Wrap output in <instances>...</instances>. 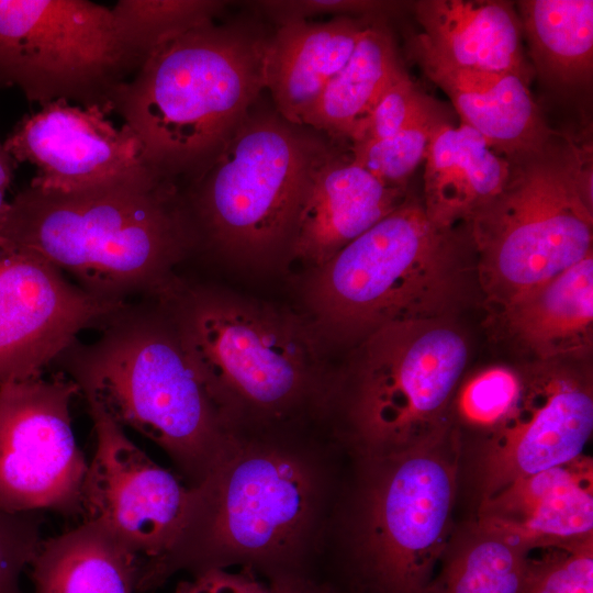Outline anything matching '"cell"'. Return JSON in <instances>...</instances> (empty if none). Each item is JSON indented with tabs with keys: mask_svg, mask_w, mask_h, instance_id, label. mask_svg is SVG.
<instances>
[{
	"mask_svg": "<svg viewBox=\"0 0 593 593\" xmlns=\"http://www.w3.org/2000/svg\"><path fill=\"white\" fill-rule=\"evenodd\" d=\"M198 247L183 190L153 169L72 193L29 186L9 201L0 225V248L37 257L88 292L122 302L157 294Z\"/></svg>",
	"mask_w": 593,
	"mask_h": 593,
	"instance_id": "1",
	"label": "cell"
},
{
	"mask_svg": "<svg viewBox=\"0 0 593 593\" xmlns=\"http://www.w3.org/2000/svg\"><path fill=\"white\" fill-rule=\"evenodd\" d=\"M269 36L203 24L157 47L112 98L149 167L188 183L213 161L266 88Z\"/></svg>",
	"mask_w": 593,
	"mask_h": 593,
	"instance_id": "2",
	"label": "cell"
},
{
	"mask_svg": "<svg viewBox=\"0 0 593 593\" xmlns=\"http://www.w3.org/2000/svg\"><path fill=\"white\" fill-rule=\"evenodd\" d=\"M127 304L90 344L75 342L55 362L122 428L150 439L190 488L238 440L186 355L161 305Z\"/></svg>",
	"mask_w": 593,
	"mask_h": 593,
	"instance_id": "3",
	"label": "cell"
},
{
	"mask_svg": "<svg viewBox=\"0 0 593 593\" xmlns=\"http://www.w3.org/2000/svg\"><path fill=\"white\" fill-rule=\"evenodd\" d=\"M318 485L302 457L238 439L191 488L177 540L163 557L141 566L136 592L152 593L178 571L195 574L234 564L269 579L313 578L299 558V544L313 522Z\"/></svg>",
	"mask_w": 593,
	"mask_h": 593,
	"instance_id": "4",
	"label": "cell"
},
{
	"mask_svg": "<svg viewBox=\"0 0 593 593\" xmlns=\"http://www.w3.org/2000/svg\"><path fill=\"white\" fill-rule=\"evenodd\" d=\"M225 423L272 421L329 392L305 318L175 277L154 295Z\"/></svg>",
	"mask_w": 593,
	"mask_h": 593,
	"instance_id": "5",
	"label": "cell"
},
{
	"mask_svg": "<svg viewBox=\"0 0 593 593\" xmlns=\"http://www.w3.org/2000/svg\"><path fill=\"white\" fill-rule=\"evenodd\" d=\"M466 243L407 197L304 284L309 323L322 340L365 339L395 323L448 317L462 290Z\"/></svg>",
	"mask_w": 593,
	"mask_h": 593,
	"instance_id": "6",
	"label": "cell"
},
{
	"mask_svg": "<svg viewBox=\"0 0 593 593\" xmlns=\"http://www.w3.org/2000/svg\"><path fill=\"white\" fill-rule=\"evenodd\" d=\"M337 153L318 131L250 110L183 190L199 247L250 267L290 259L307 194Z\"/></svg>",
	"mask_w": 593,
	"mask_h": 593,
	"instance_id": "7",
	"label": "cell"
},
{
	"mask_svg": "<svg viewBox=\"0 0 593 593\" xmlns=\"http://www.w3.org/2000/svg\"><path fill=\"white\" fill-rule=\"evenodd\" d=\"M508 160L505 186L468 222L481 287L501 307L592 255L593 242L591 146L555 132Z\"/></svg>",
	"mask_w": 593,
	"mask_h": 593,
	"instance_id": "8",
	"label": "cell"
},
{
	"mask_svg": "<svg viewBox=\"0 0 593 593\" xmlns=\"http://www.w3.org/2000/svg\"><path fill=\"white\" fill-rule=\"evenodd\" d=\"M448 432L370 457L351 572L353 593H427L448 546L458 454Z\"/></svg>",
	"mask_w": 593,
	"mask_h": 593,
	"instance_id": "9",
	"label": "cell"
},
{
	"mask_svg": "<svg viewBox=\"0 0 593 593\" xmlns=\"http://www.w3.org/2000/svg\"><path fill=\"white\" fill-rule=\"evenodd\" d=\"M348 414L369 457L404 450L449 429L469 358L448 317L383 326L361 343Z\"/></svg>",
	"mask_w": 593,
	"mask_h": 593,
	"instance_id": "10",
	"label": "cell"
},
{
	"mask_svg": "<svg viewBox=\"0 0 593 593\" xmlns=\"http://www.w3.org/2000/svg\"><path fill=\"white\" fill-rule=\"evenodd\" d=\"M141 63L122 43L111 8L88 0H0V83L31 102L99 105Z\"/></svg>",
	"mask_w": 593,
	"mask_h": 593,
	"instance_id": "11",
	"label": "cell"
},
{
	"mask_svg": "<svg viewBox=\"0 0 593 593\" xmlns=\"http://www.w3.org/2000/svg\"><path fill=\"white\" fill-rule=\"evenodd\" d=\"M78 393L60 371L0 385V508L80 515L88 462L71 425Z\"/></svg>",
	"mask_w": 593,
	"mask_h": 593,
	"instance_id": "12",
	"label": "cell"
},
{
	"mask_svg": "<svg viewBox=\"0 0 593 593\" xmlns=\"http://www.w3.org/2000/svg\"><path fill=\"white\" fill-rule=\"evenodd\" d=\"M518 372L510 407L481 437V501L519 478L582 455L593 432V390L586 372L562 360H538Z\"/></svg>",
	"mask_w": 593,
	"mask_h": 593,
	"instance_id": "13",
	"label": "cell"
},
{
	"mask_svg": "<svg viewBox=\"0 0 593 593\" xmlns=\"http://www.w3.org/2000/svg\"><path fill=\"white\" fill-rule=\"evenodd\" d=\"M88 407L96 450L81 491L82 523L108 530L141 564L155 561L180 534L191 488L153 461L101 409Z\"/></svg>",
	"mask_w": 593,
	"mask_h": 593,
	"instance_id": "14",
	"label": "cell"
},
{
	"mask_svg": "<svg viewBox=\"0 0 593 593\" xmlns=\"http://www.w3.org/2000/svg\"><path fill=\"white\" fill-rule=\"evenodd\" d=\"M128 302L94 295L51 264L0 248V385L41 377L82 331Z\"/></svg>",
	"mask_w": 593,
	"mask_h": 593,
	"instance_id": "15",
	"label": "cell"
},
{
	"mask_svg": "<svg viewBox=\"0 0 593 593\" xmlns=\"http://www.w3.org/2000/svg\"><path fill=\"white\" fill-rule=\"evenodd\" d=\"M41 107L3 143L14 163L35 166L31 187L72 193L152 169L135 134L124 124L115 126L105 109L64 100Z\"/></svg>",
	"mask_w": 593,
	"mask_h": 593,
	"instance_id": "16",
	"label": "cell"
},
{
	"mask_svg": "<svg viewBox=\"0 0 593 593\" xmlns=\"http://www.w3.org/2000/svg\"><path fill=\"white\" fill-rule=\"evenodd\" d=\"M424 74L450 99L461 123L479 133L497 154L511 159L540 148L555 133L534 101L528 80L507 71L455 67L411 40Z\"/></svg>",
	"mask_w": 593,
	"mask_h": 593,
	"instance_id": "17",
	"label": "cell"
},
{
	"mask_svg": "<svg viewBox=\"0 0 593 593\" xmlns=\"http://www.w3.org/2000/svg\"><path fill=\"white\" fill-rule=\"evenodd\" d=\"M478 518L519 535L533 550L592 537V459L580 455L513 481L481 501Z\"/></svg>",
	"mask_w": 593,
	"mask_h": 593,
	"instance_id": "18",
	"label": "cell"
},
{
	"mask_svg": "<svg viewBox=\"0 0 593 593\" xmlns=\"http://www.w3.org/2000/svg\"><path fill=\"white\" fill-rule=\"evenodd\" d=\"M406 198L337 153L318 171L302 208L290 259L315 269L389 215Z\"/></svg>",
	"mask_w": 593,
	"mask_h": 593,
	"instance_id": "19",
	"label": "cell"
},
{
	"mask_svg": "<svg viewBox=\"0 0 593 593\" xmlns=\"http://www.w3.org/2000/svg\"><path fill=\"white\" fill-rule=\"evenodd\" d=\"M423 32L413 40L455 67L507 71L529 79L522 24L513 4L500 0L413 2Z\"/></svg>",
	"mask_w": 593,
	"mask_h": 593,
	"instance_id": "20",
	"label": "cell"
},
{
	"mask_svg": "<svg viewBox=\"0 0 593 593\" xmlns=\"http://www.w3.org/2000/svg\"><path fill=\"white\" fill-rule=\"evenodd\" d=\"M371 22L335 16L327 22L294 21L279 25L269 36L265 81L276 111L302 125L328 82L343 69Z\"/></svg>",
	"mask_w": 593,
	"mask_h": 593,
	"instance_id": "21",
	"label": "cell"
},
{
	"mask_svg": "<svg viewBox=\"0 0 593 593\" xmlns=\"http://www.w3.org/2000/svg\"><path fill=\"white\" fill-rule=\"evenodd\" d=\"M424 200L428 219L454 228L501 192L510 176V160L460 122L440 120L433 128L424 158Z\"/></svg>",
	"mask_w": 593,
	"mask_h": 593,
	"instance_id": "22",
	"label": "cell"
},
{
	"mask_svg": "<svg viewBox=\"0 0 593 593\" xmlns=\"http://www.w3.org/2000/svg\"><path fill=\"white\" fill-rule=\"evenodd\" d=\"M502 310L511 333L538 360L586 353L593 334V254Z\"/></svg>",
	"mask_w": 593,
	"mask_h": 593,
	"instance_id": "23",
	"label": "cell"
},
{
	"mask_svg": "<svg viewBox=\"0 0 593 593\" xmlns=\"http://www.w3.org/2000/svg\"><path fill=\"white\" fill-rule=\"evenodd\" d=\"M141 560L99 525L82 523L44 539L31 567V593H135Z\"/></svg>",
	"mask_w": 593,
	"mask_h": 593,
	"instance_id": "24",
	"label": "cell"
},
{
	"mask_svg": "<svg viewBox=\"0 0 593 593\" xmlns=\"http://www.w3.org/2000/svg\"><path fill=\"white\" fill-rule=\"evenodd\" d=\"M371 21L343 69L328 82L302 125L353 141L385 88L404 71L387 27Z\"/></svg>",
	"mask_w": 593,
	"mask_h": 593,
	"instance_id": "25",
	"label": "cell"
},
{
	"mask_svg": "<svg viewBox=\"0 0 593 593\" xmlns=\"http://www.w3.org/2000/svg\"><path fill=\"white\" fill-rule=\"evenodd\" d=\"M518 16L535 68L559 87L591 83L593 1L524 0Z\"/></svg>",
	"mask_w": 593,
	"mask_h": 593,
	"instance_id": "26",
	"label": "cell"
},
{
	"mask_svg": "<svg viewBox=\"0 0 593 593\" xmlns=\"http://www.w3.org/2000/svg\"><path fill=\"white\" fill-rule=\"evenodd\" d=\"M532 551L519 535L477 518L448 542L427 593H518Z\"/></svg>",
	"mask_w": 593,
	"mask_h": 593,
	"instance_id": "27",
	"label": "cell"
},
{
	"mask_svg": "<svg viewBox=\"0 0 593 593\" xmlns=\"http://www.w3.org/2000/svg\"><path fill=\"white\" fill-rule=\"evenodd\" d=\"M225 4L219 0H120L111 11L122 43L142 65L164 43L214 22Z\"/></svg>",
	"mask_w": 593,
	"mask_h": 593,
	"instance_id": "28",
	"label": "cell"
},
{
	"mask_svg": "<svg viewBox=\"0 0 593 593\" xmlns=\"http://www.w3.org/2000/svg\"><path fill=\"white\" fill-rule=\"evenodd\" d=\"M440 121L430 102L402 130L379 138L351 143V161L388 187L405 188L424 161L434 126Z\"/></svg>",
	"mask_w": 593,
	"mask_h": 593,
	"instance_id": "29",
	"label": "cell"
},
{
	"mask_svg": "<svg viewBox=\"0 0 593 593\" xmlns=\"http://www.w3.org/2000/svg\"><path fill=\"white\" fill-rule=\"evenodd\" d=\"M528 556L518 593H593V536Z\"/></svg>",
	"mask_w": 593,
	"mask_h": 593,
	"instance_id": "30",
	"label": "cell"
},
{
	"mask_svg": "<svg viewBox=\"0 0 593 593\" xmlns=\"http://www.w3.org/2000/svg\"><path fill=\"white\" fill-rule=\"evenodd\" d=\"M518 370L493 368L471 378L458 395L463 424L480 435L489 433L510 407L518 389Z\"/></svg>",
	"mask_w": 593,
	"mask_h": 593,
	"instance_id": "31",
	"label": "cell"
},
{
	"mask_svg": "<svg viewBox=\"0 0 593 593\" xmlns=\"http://www.w3.org/2000/svg\"><path fill=\"white\" fill-rule=\"evenodd\" d=\"M43 540L40 512L0 508V593H25L22 574L30 569Z\"/></svg>",
	"mask_w": 593,
	"mask_h": 593,
	"instance_id": "32",
	"label": "cell"
},
{
	"mask_svg": "<svg viewBox=\"0 0 593 593\" xmlns=\"http://www.w3.org/2000/svg\"><path fill=\"white\" fill-rule=\"evenodd\" d=\"M429 101L404 70L383 91L351 141L391 136L407 125Z\"/></svg>",
	"mask_w": 593,
	"mask_h": 593,
	"instance_id": "33",
	"label": "cell"
},
{
	"mask_svg": "<svg viewBox=\"0 0 593 593\" xmlns=\"http://www.w3.org/2000/svg\"><path fill=\"white\" fill-rule=\"evenodd\" d=\"M279 25L321 14L378 20L403 4L377 0H264L253 2Z\"/></svg>",
	"mask_w": 593,
	"mask_h": 593,
	"instance_id": "34",
	"label": "cell"
},
{
	"mask_svg": "<svg viewBox=\"0 0 593 593\" xmlns=\"http://www.w3.org/2000/svg\"><path fill=\"white\" fill-rule=\"evenodd\" d=\"M256 573L249 567H240L236 572L227 568L210 569L179 583L175 593H246Z\"/></svg>",
	"mask_w": 593,
	"mask_h": 593,
	"instance_id": "35",
	"label": "cell"
},
{
	"mask_svg": "<svg viewBox=\"0 0 593 593\" xmlns=\"http://www.w3.org/2000/svg\"><path fill=\"white\" fill-rule=\"evenodd\" d=\"M256 573L246 593H338L328 582L314 578L283 577L261 580Z\"/></svg>",
	"mask_w": 593,
	"mask_h": 593,
	"instance_id": "36",
	"label": "cell"
},
{
	"mask_svg": "<svg viewBox=\"0 0 593 593\" xmlns=\"http://www.w3.org/2000/svg\"><path fill=\"white\" fill-rule=\"evenodd\" d=\"M13 167L14 160L0 142V225L9 205L7 191L12 179Z\"/></svg>",
	"mask_w": 593,
	"mask_h": 593,
	"instance_id": "37",
	"label": "cell"
}]
</instances>
